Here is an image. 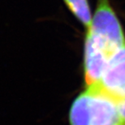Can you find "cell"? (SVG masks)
Returning <instances> with one entry per match:
<instances>
[{
  "mask_svg": "<svg viewBox=\"0 0 125 125\" xmlns=\"http://www.w3.org/2000/svg\"><path fill=\"white\" fill-rule=\"evenodd\" d=\"M70 125L91 124V95L87 90L72 102L69 112Z\"/></svg>",
  "mask_w": 125,
  "mask_h": 125,
  "instance_id": "5",
  "label": "cell"
},
{
  "mask_svg": "<svg viewBox=\"0 0 125 125\" xmlns=\"http://www.w3.org/2000/svg\"><path fill=\"white\" fill-rule=\"evenodd\" d=\"M63 2L70 11L88 30L92 22L91 10L88 0H63Z\"/></svg>",
  "mask_w": 125,
  "mask_h": 125,
  "instance_id": "6",
  "label": "cell"
},
{
  "mask_svg": "<svg viewBox=\"0 0 125 125\" xmlns=\"http://www.w3.org/2000/svg\"><path fill=\"white\" fill-rule=\"evenodd\" d=\"M86 37L111 55L125 46V36L109 0H98Z\"/></svg>",
  "mask_w": 125,
  "mask_h": 125,
  "instance_id": "1",
  "label": "cell"
},
{
  "mask_svg": "<svg viewBox=\"0 0 125 125\" xmlns=\"http://www.w3.org/2000/svg\"><path fill=\"white\" fill-rule=\"evenodd\" d=\"M111 55L85 36L84 42V81L87 87L98 84Z\"/></svg>",
  "mask_w": 125,
  "mask_h": 125,
  "instance_id": "4",
  "label": "cell"
},
{
  "mask_svg": "<svg viewBox=\"0 0 125 125\" xmlns=\"http://www.w3.org/2000/svg\"><path fill=\"white\" fill-rule=\"evenodd\" d=\"M117 105H118V110L119 114H120L122 118L125 120V97L124 98L119 100L117 102Z\"/></svg>",
  "mask_w": 125,
  "mask_h": 125,
  "instance_id": "7",
  "label": "cell"
},
{
  "mask_svg": "<svg viewBox=\"0 0 125 125\" xmlns=\"http://www.w3.org/2000/svg\"><path fill=\"white\" fill-rule=\"evenodd\" d=\"M91 95L90 125H125L115 99L106 94L99 83L87 87Z\"/></svg>",
  "mask_w": 125,
  "mask_h": 125,
  "instance_id": "2",
  "label": "cell"
},
{
  "mask_svg": "<svg viewBox=\"0 0 125 125\" xmlns=\"http://www.w3.org/2000/svg\"><path fill=\"white\" fill-rule=\"evenodd\" d=\"M99 84L117 102L125 97V46L111 55Z\"/></svg>",
  "mask_w": 125,
  "mask_h": 125,
  "instance_id": "3",
  "label": "cell"
}]
</instances>
